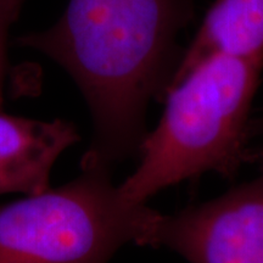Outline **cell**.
Instances as JSON below:
<instances>
[{"label": "cell", "mask_w": 263, "mask_h": 263, "mask_svg": "<svg viewBox=\"0 0 263 263\" xmlns=\"http://www.w3.org/2000/svg\"><path fill=\"white\" fill-rule=\"evenodd\" d=\"M196 0H70L52 27L17 39L60 65L93 121L81 168L114 172L139 156L151 100L163 101L182 62L180 33Z\"/></svg>", "instance_id": "cell-1"}, {"label": "cell", "mask_w": 263, "mask_h": 263, "mask_svg": "<svg viewBox=\"0 0 263 263\" xmlns=\"http://www.w3.org/2000/svg\"><path fill=\"white\" fill-rule=\"evenodd\" d=\"M263 68V55L218 54L199 65L164 98L159 124L140 149V163L120 189L129 201L151 196L183 180L216 172L232 178L256 160L252 101Z\"/></svg>", "instance_id": "cell-2"}, {"label": "cell", "mask_w": 263, "mask_h": 263, "mask_svg": "<svg viewBox=\"0 0 263 263\" xmlns=\"http://www.w3.org/2000/svg\"><path fill=\"white\" fill-rule=\"evenodd\" d=\"M111 177L85 167L65 185L0 203V263H108L124 245L143 246L157 211Z\"/></svg>", "instance_id": "cell-3"}, {"label": "cell", "mask_w": 263, "mask_h": 263, "mask_svg": "<svg viewBox=\"0 0 263 263\" xmlns=\"http://www.w3.org/2000/svg\"><path fill=\"white\" fill-rule=\"evenodd\" d=\"M262 173L223 195L173 215L157 211L143 246L166 248L189 263H263Z\"/></svg>", "instance_id": "cell-4"}, {"label": "cell", "mask_w": 263, "mask_h": 263, "mask_svg": "<svg viewBox=\"0 0 263 263\" xmlns=\"http://www.w3.org/2000/svg\"><path fill=\"white\" fill-rule=\"evenodd\" d=\"M80 140L77 127L68 121L33 120L0 111V195L47 192L52 166Z\"/></svg>", "instance_id": "cell-5"}, {"label": "cell", "mask_w": 263, "mask_h": 263, "mask_svg": "<svg viewBox=\"0 0 263 263\" xmlns=\"http://www.w3.org/2000/svg\"><path fill=\"white\" fill-rule=\"evenodd\" d=\"M218 54L263 55V0H216L184 51L171 89Z\"/></svg>", "instance_id": "cell-6"}, {"label": "cell", "mask_w": 263, "mask_h": 263, "mask_svg": "<svg viewBox=\"0 0 263 263\" xmlns=\"http://www.w3.org/2000/svg\"><path fill=\"white\" fill-rule=\"evenodd\" d=\"M21 8L22 0H0V111L4 106V82L8 72V35Z\"/></svg>", "instance_id": "cell-7"}, {"label": "cell", "mask_w": 263, "mask_h": 263, "mask_svg": "<svg viewBox=\"0 0 263 263\" xmlns=\"http://www.w3.org/2000/svg\"><path fill=\"white\" fill-rule=\"evenodd\" d=\"M252 136L263 137V117L259 118L257 121H255V122H252Z\"/></svg>", "instance_id": "cell-8"}]
</instances>
